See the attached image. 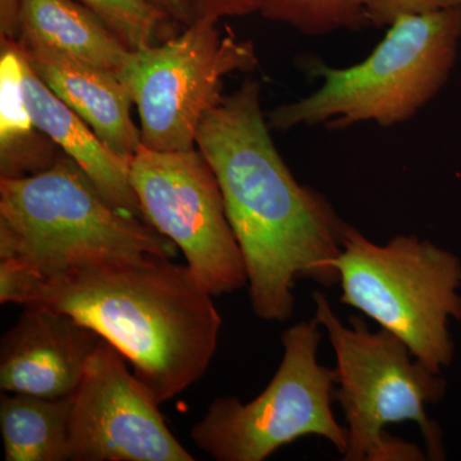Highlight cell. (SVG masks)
Here are the masks:
<instances>
[{
	"instance_id": "cell-1",
	"label": "cell",
	"mask_w": 461,
	"mask_h": 461,
	"mask_svg": "<svg viewBox=\"0 0 461 461\" xmlns=\"http://www.w3.org/2000/svg\"><path fill=\"white\" fill-rule=\"evenodd\" d=\"M259 93V85L248 81L223 96L203 118L196 147L222 191L247 267L253 313L285 321L295 311L296 282L339 284L332 263L348 226L287 168L269 135Z\"/></svg>"
},
{
	"instance_id": "cell-13",
	"label": "cell",
	"mask_w": 461,
	"mask_h": 461,
	"mask_svg": "<svg viewBox=\"0 0 461 461\" xmlns=\"http://www.w3.org/2000/svg\"><path fill=\"white\" fill-rule=\"evenodd\" d=\"M25 86L27 105L36 126L83 168L109 204L144 220L140 202L130 180L131 159L112 150L80 115L42 83L27 60Z\"/></svg>"
},
{
	"instance_id": "cell-15",
	"label": "cell",
	"mask_w": 461,
	"mask_h": 461,
	"mask_svg": "<svg viewBox=\"0 0 461 461\" xmlns=\"http://www.w3.org/2000/svg\"><path fill=\"white\" fill-rule=\"evenodd\" d=\"M26 60L14 39L2 36L0 54V178L50 169L63 151L33 122L27 105Z\"/></svg>"
},
{
	"instance_id": "cell-2",
	"label": "cell",
	"mask_w": 461,
	"mask_h": 461,
	"mask_svg": "<svg viewBox=\"0 0 461 461\" xmlns=\"http://www.w3.org/2000/svg\"><path fill=\"white\" fill-rule=\"evenodd\" d=\"M30 305L72 315L96 330L159 403L203 378L222 327L213 296L189 267L150 254L58 272L42 280Z\"/></svg>"
},
{
	"instance_id": "cell-19",
	"label": "cell",
	"mask_w": 461,
	"mask_h": 461,
	"mask_svg": "<svg viewBox=\"0 0 461 461\" xmlns=\"http://www.w3.org/2000/svg\"><path fill=\"white\" fill-rule=\"evenodd\" d=\"M42 277L14 258H0V303L27 306L35 299Z\"/></svg>"
},
{
	"instance_id": "cell-6",
	"label": "cell",
	"mask_w": 461,
	"mask_h": 461,
	"mask_svg": "<svg viewBox=\"0 0 461 461\" xmlns=\"http://www.w3.org/2000/svg\"><path fill=\"white\" fill-rule=\"evenodd\" d=\"M332 266L339 302L402 339L418 360L441 375L454 354L448 321L461 318L459 259L418 236H396L381 245L348 226Z\"/></svg>"
},
{
	"instance_id": "cell-3",
	"label": "cell",
	"mask_w": 461,
	"mask_h": 461,
	"mask_svg": "<svg viewBox=\"0 0 461 461\" xmlns=\"http://www.w3.org/2000/svg\"><path fill=\"white\" fill-rule=\"evenodd\" d=\"M315 318L336 355V402L348 430L345 461L441 460L438 427L427 405L444 397L445 381L411 354L402 339L371 330L362 318L342 323L329 299L313 294Z\"/></svg>"
},
{
	"instance_id": "cell-21",
	"label": "cell",
	"mask_w": 461,
	"mask_h": 461,
	"mask_svg": "<svg viewBox=\"0 0 461 461\" xmlns=\"http://www.w3.org/2000/svg\"><path fill=\"white\" fill-rule=\"evenodd\" d=\"M190 3L194 17L209 16L221 20L260 12L263 0H190Z\"/></svg>"
},
{
	"instance_id": "cell-5",
	"label": "cell",
	"mask_w": 461,
	"mask_h": 461,
	"mask_svg": "<svg viewBox=\"0 0 461 461\" xmlns=\"http://www.w3.org/2000/svg\"><path fill=\"white\" fill-rule=\"evenodd\" d=\"M384 41L363 62L346 68L318 65L320 89L282 105L269 126L348 127L409 120L444 86L461 39V7L405 14L391 23Z\"/></svg>"
},
{
	"instance_id": "cell-8",
	"label": "cell",
	"mask_w": 461,
	"mask_h": 461,
	"mask_svg": "<svg viewBox=\"0 0 461 461\" xmlns=\"http://www.w3.org/2000/svg\"><path fill=\"white\" fill-rule=\"evenodd\" d=\"M218 21L195 18L165 44L130 50L117 77L140 113L145 148L195 149L203 118L223 98V77L257 65L253 44L233 33L223 35Z\"/></svg>"
},
{
	"instance_id": "cell-7",
	"label": "cell",
	"mask_w": 461,
	"mask_h": 461,
	"mask_svg": "<svg viewBox=\"0 0 461 461\" xmlns=\"http://www.w3.org/2000/svg\"><path fill=\"white\" fill-rule=\"evenodd\" d=\"M317 318L288 327L284 357L268 386L250 402L220 396L209 403L190 437L217 461H264L304 437L326 438L344 456L348 430L336 420L335 371L318 360Z\"/></svg>"
},
{
	"instance_id": "cell-4",
	"label": "cell",
	"mask_w": 461,
	"mask_h": 461,
	"mask_svg": "<svg viewBox=\"0 0 461 461\" xmlns=\"http://www.w3.org/2000/svg\"><path fill=\"white\" fill-rule=\"evenodd\" d=\"M175 258V242L109 204L65 153L47 171L0 178V258L26 263L42 280L72 267L145 256Z\"/></svg>"
},
{
	"instance_id": "cell-14",
	"label": "cell",
	"mask_w": 461,
	"mask_h": 461,
	"mask_svg": "<svg viewBox=\"0 0 461 461\" xmlns=\"http://www.w3.org/2000/svg\"><path fill=\"white\" fill-rule=\"evenodd\" d=\"M18 39L117 75L130 50L77 0H21Z\"/></svg>"
},
{
	"instance_id": "cell-22",
	"label": "cell",
	"mask_w": 461,
	"mask_h": 461,
	"mask_svg": "<svg viewBox=\"0 0 461 461\" xmlns=\"http://www.w3.org/2000/svg\"><path fill=\"white\" fill-rule=\"evenodd\" d=\"M158 8L162 9L167 16L186 23L187 26L195 20L190 0H151Z\"/></svg>"
},
{
	"instance_id": "cell-20",
	"label": "cell",
	"mask_w": 461,
	"mask_h": 461,
	"mask_svg": "<svg viewBox=\"0 0 461 461\" xmlns=\"http://www.w3.org/2000/svg\"><path fill=\"white\" fill-rule=\"evenodd\" d=\"M461 7V0H369L368 16L375 25L390 26L405 14Z\"/></svg>"
},
{
	"instance_id": "cell-16",
	"label": "cell",
	"mask_w": 461,
	"mask_h": 461,
	"mask_svg": "<svg viewBox=\"0 0 461 461\" xmlns=\"http://www.w3.org/2000/svg\"><path fill=\"white\" fill-rule=\"evenodd\" d=\"M74 396L5 393L0 429L7 461H68V429Z\"/></svg>"
},
{
	"instance_id": "cell-10",
	"label": "cell",
	"mask_w": 461,
	"mask_h": 461,
	"mask_svg": "<svg viewBox=\"0 0 461 461\" xmlns=\"http://www.w3.org/2000/svg\"><path fill=\"white\" fill-rule=\"evenodd\" d=\"M160 403L103 339L74 395L68 461H194L159 411Z\"/></svg>"
},
{
	"instance_id": "cell-12",
	"label": "cell",
	"mask_w": 461,
	"mask_h": 461,
	"mask_svg": "<svg viewBox=\"0 0 461 461\" xmlns=\"http://www.w3.org/2000/svg\"><path fill=\"white\" fill-rule=\"evenodd\" d=\"M17 42L42 83L112 150L127 159L135 156L142 145L140 130L132 121L131 95L117 75L59 51Z\"/></svg>"
},
{
	"instance_id": "cell-18",
	"label": "cell",
	"mask_w": 461,
	"mask_h": 461,
	"mask_svg": "<svg viewBox=\"0 0 461 461\" xmlns=\"http://www.w3.org/2000/svg\"><path fill=\"white\" fill-rule=\"evenodd\" d=\"M120 39L129 50L154 45L167 14L151 0H77Z\"/></svg>"
},
{
	"instance_id": "cell-11",
	"label": "cell",
	"mask_w": 461,
	"mask_h": 461,
	"mask_svg": "<svg viewBox=\"0 0 461 461\" xmlns=\"http://www.w3.org/2000/svg\"><path fill=\"white\" fill-rule=\"evenodd\" d=\"M103 338L72 315L42 305L25 306L0 345L3 393L74 396Z\"/></svg>"
},
{
	"instance_id": "cell-17",
	"label": "cell",
	"mask_w": 461,
	"mask_h": 461,
	"mask_svg": "<svg viewBox=\"0 0 461 461\" xmlns=\"http://www.w3.org/2000/svg\"><path fill=\"white\" fill-rule=\"evenodd\" d=\"M369 0H263L260 14L309 35L355 27L369 21Z\"/></svg>"
},
{
	"instance_id": "cell-9",
	"label": "cell",
	"mask_w": 461,
	"mask_h": 461,
	"mask_svg": "<svg viewBox=\"0 0 461 461\" xmlns=\"http://www.w3.org/2000/svg\"><path fill=\"white\" fill-rule=\"evenodd\" d=\"M130 180L142 215L175 242L194 278L211 296L248 286V273L213 169L199 149L158 151L141 145Z\"/></svg>"
}]
</instances>
